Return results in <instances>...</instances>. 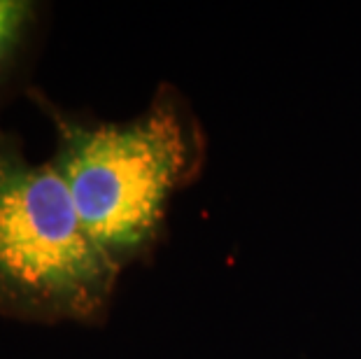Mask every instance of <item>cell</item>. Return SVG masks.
<instances>
[{"label": "cell", "mask_w": 361, "mask_h": 359, "mask_svg": "<svg viewBox=\"0 0 361 359\" xmlns=\"http://www.w3.org/2000/svg\"><path fill=\"white\" fill-rule=\"evenodd\" d=\"M117 278L56 168L0 126V317L101 324Z\"/></svg>", "instance_id": "2"}, {"label": "cell", "mask_w": 361, "mask_h": 359, "mask_svg": "<svg viewBox=\"0 0 361 359\" xmlns=\"http://www.w3.org/2000/svg\"><path fill=\"white\" fill-rule=\"evenodd\" d=\"M56 128L51 166L63 178L80 219L119 273L154 250L166 205L194 175L198 135L180 96L161 89L128 121L61 112L42 91L26 94Z\"/></svg>", "instance_id": "1"}, {"label": "cell", "mask_w": 361, "mask_h": 359, "mask_svg": "<svg viewBox=\"0 0 361 359\" xmlns=\"http://www.w3.org/2000/svg\"><path fill=\"white\" fill-rule=\"evenodd\" d=\"M44 5L0 0V114L19 94H28V75L42 35Z\"/></svg>", "instance_id": "3"}]
</instances>
